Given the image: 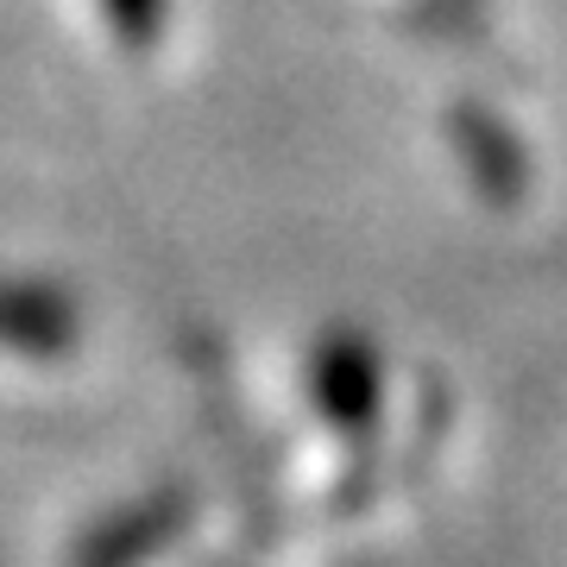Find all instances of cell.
I'll use <instances>...</instances> for the list:
<instances>
[{
  "mask_svg": "<svg viewBox=\"0 0 567 567\" xmlns=\"http://www.w3.org/2000/svg\"><path fill=\"white\" fill-rule=\"evenodd\" d=\"M82 341V309L58 284L0 278V347L25 360H63Z\"/></svg>",
  "mask_w": 567,
  "mask_h": 567,
  "instance_id": "cell-3",
  "label": "cell"
},
{
  "mask_svg": "<svg viewBox=\"0 0 567 567\" xmlns=\"http://www.w3.org/2000/svg\"><path fill=\"white\" fill-rule=\"evenodd\" d=\"M196 517H203L196 486H158L82 529L76 548H70V567H152L171 543H183V529Z\"/></svg>",
  "mask_w": 567,
  "mask_h": 567,
  "instance_id": "cell-1",
  "label": "cell"
},
{
  "mask_svg": "<svg viewBox=\"0 0 567 567\" xmlns=\"http://www.w3.org/2000/svg\"><path fill=\"white\" fill-rule=\"evenodd\" d=\"M379 385H385L379 379V353L360 334H328L322 353L309 360V404L341 435H353V429H365L379 416Z\"/></svg>",
  "mask_w": 567,
  "mask_h": 567,
  "instance_id": "cell-2",
  "label": "cell"
},
{
  "mask_svg": "<svg viewBox=\"0 0 567 567\" xmlns=\"http://www.w3.org/2000/svg\"><path fill=\"white\" fill-rule=\"evenodd\" d=\"M102 7L107 32L121 39V51H152V44L164 39V20H171V0H95Z\"/></svg>",
  "mask_w": 567,
  "mask_h": 567,
  "instance_id": "cell-4",
  "label": "cell"
}]
</instances>
